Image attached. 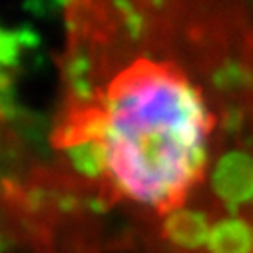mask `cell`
Here are the masks:
<instances>
[{
  "label": "cell",
  "instance_id": "1",
  "mask_svg": "<svg viewBox=\"0 0 253 253\" xmlns=\"http://www.w3.org/2000/svg\"><path fill=\"white\" fill-rule=\"evenodd\" d=\"M54 148L130 253H253V4L68 10Z\"/></svg>",
  "mask_w": 253,
  "mask_h": 253
}]
</instances>
